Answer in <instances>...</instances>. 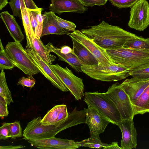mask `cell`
Masks as SVG:
<instances>
[{
    "label": "cell",
    "mask_w": 149,
    "mask_h": 149,
    "mask_svg": "<svg viewBox=\"0 0 149 149\" xmlns=\"http://www.w3.org/2000/svg\"><path fill=\"white\" fill-rule=\"evenodd\" d=\"M35 83V80L32 76L29 75L28 77H22L19 79L17 85H21L23 87L25 86L32 88H33Z\"/></svg>",
    "instance_id": "obj_34"
},
{
    "label": "cell",
    "mask_w": 149,
    "mask_h": 149,
    "mask_svg": "<svg viewBox=\"0 0 149 149\" xmlns=\"http://www.w3.org/2000/svg\"><path fill=\"white\" fill-rule=\"evenodd\" d=\"M5 49L11 61L25 74L32 76L40 72L20 42H8Z\"/></svg>",
    "instance_id": "obj_6"
},
{
    "label": "cell",
    "mask_w": 149,
    "mask_h": 149,
    "mask_svg": "<svg viewBox=\"0 0 149 149\" xmlns=\"http://www.w3.org/2000/svg\"><path fill=\"white\" fill-rule=\"evenodd\" d=\"M33 63L41 73L53 85L64 92L69 91L50 67L49 64L44 61L33 47L26 44L25 49Z\"/></svg>",
    "instance_id": "obj_10"
},
{
    "label": "cell",
    "mask_w": 149,
    "mask_h": 149,
    "mask_svg": "<svg viewBox=\"0 0 149 149\" xmlns=\"http://www.w3.org/2000/svg\"><path fill=\"white\" fill-rule=\"evenodd\" d=\"M100 134H91L90 138L76 142L77 145L81 147L100 148L106 147L109 144L102 142L100 138Z\"/></svg>",
    "instance_id": "obj_25"
},
{
    "label": "cell",
    "mask_w": 149,
    "mask_h": 149,
    "mask_svg": "<svg viewBox=\"0 0 149 149\" xmlns=\"http://www.w3.org/2000/svg\"><path fill=\"white\" fill-rule=\"evenodd\" d=\"M114 63L131 69L149 63V50H139L122 47L106 50Z\"/></svg>",
    "instance_id": "obj_4"
},
{
    "label": "cell",
    "mask_w": 149,
    "mask_h": 149,
    "mask_svg": "<svg viewBox=\"0 0 149 149\" xmlns=\"http://www.w3.org/2000/svg\"><path fill=\"white\" fill-rule=\"evenodd\" d=\"M86 123L88 125L90 134H100L104 132L110 121L95 109L88 106L84 108Z\"/></svg>",
    "instance_id": "obj_14"
},
{
    "label": "cell",
    "mask_w": 149,
    "mask_h": 149,
    "mask_svg": "<svg viewBox=\"0 0 149 149\" xmlns=\"http://www.w3.org/2000/svg\"><path fill=\"white\" fill-rule=\"evenodd\" d=\"M128 26L143 31L149 25V3L146 0H139L131 7Z\"/></svg>",
    "instance_id": "obj_9"
},
{
    "label": "cell",
    "mask_w": 149,
    "mask_h": 149,
    "mask_svg": "<svg viewBox=\"0 0 149 149\" xmlns=\"http://www.w3.org/2000/svg\"><path fill=\"white\" fill-rule=\"evenodd\" d=\"M106 0L107 1L108 0Z\"/></svg>",
    "instance_id": "obj_45"
},
{
    "label": "cell",
    "mask_w": 149,
    "mask_h": 149,
    "mask_svg": "<svg viewBox=\"0 0 149 149\" xmlns=\"http://www.w3.org/2000/svg\"><path fill=\"white\" fill-rule=\"evenodd\" d=\"M82 72L94 79L102 81H118L130 76L131 69L119 64L113 63L107 66L99 64L93 65H83Z\"/></svg>",
    "instance_id": "obj_3"
},
{
    "label": "cell",
    "mask_w": 149,
    "mask_h": 149,
    "mask_svg": "<svg viewBox=\"0 0 149 149\" xmlns=\"http://www.w3.org/2000/svg\"><path fill=\"white\" fill-rule=\"evenodd\" d=\"M22 19L26 37V44L32 47L33 37L34 32L31 23L28 9L25 8L22 10Z\"/></svg>",
    "instance_id": "obj_24"
},
{
    "label": "cell",
    "mask_w": 149,
    "mask_h": 149,
    "mask_svg": "<svg viewBox=\"0 0 149 149\" xmlns=\"http://www.w3.org/2000/svg\"><path fill=\"white\" fill-rule=\"evenodd\" d=\"M45 46L50 52H53L58 56V61L65 62L76 71L82 72L81 66L85 64L77 57L74 52L66 54H62L61 52L60 48L51 42L48 43Z\"/></svg>",
    "instance_id": "obj_19"
},
{
    "label": "cell",
    "mask_w": 149,
    "mask_h": 149,
    "mask_svg": "<svg viewBox=\"0 0 149 149\" xmlns=\"http://www.w3.org/2000/svg\"><path fill=\"white\" fill-rule=\"evenodd\" d=\"M85 47L94 56L99 65L107 66L113 63L106 50L98 45L83 33L81 31L75 30L69 35Z\"/></svg>",
    "instance_id": "obj_11"
},
{
    "label": "cell",
    "mask_w": 149,
    "mask_h": 149,
    "mask_svg": "<svg viewBox=\"0 0 149 149\" xmlns=\"http://www.w3.org/2000/svg\"><path fill=\"white\" fill-rule=\"evenodd\" d=\"M55 13L52 11L45 12L42 16L43 22L41 37L50 35H69V31L61 27L55 17Z\"/></svg>",
    "instance_id": "obj_18"
},
{
    "label": "cell",
    "mask_w": 149,
    "mask_h": 149,
    "mask_svg": "<svg viewBox=\"0 0 149 149\" xmlns=\"http://www.w3.org/2000/svg\"><path fill=\"white\" fill-rule=\"evenodd\" d=\"M78 0L79 2H80L81 3H82L83 1L84 0Z\"/></svg>",
    "instance_id": "obj_44"
},
{
    "label": "cell",
    "mask_w": 149,
    "mask_h": 149,
    "mask_svg": "<svg viewBox=\"0 0 149 149\" xmlns=\"http://www.w3.org/2000/svg\"><path fill=\"white\" fill-rule=\"evenodd\" d=\"M42 10L43 9L42 8H39L38 13V23L36 30L35 32V36L38 39H40L41 37L42 32L43 19L41 12Z\"/></svg>",
    "instance_id": "obj_35"
},
{
    "label": "cell",
    "mask_w": 149,
    "mask_h": 149,
    "mask_svg": "<svg viewBox=\"0 0 149 149\" xmlns=\"http://www.w3.org/2000/svg\"><path fill=\"white\" fill-rule=\"evenodd\" d=\"M61 52L63 54H68L72 53L74 52L72 49L70 47L67 45H64L60 49Z\"/></svg>",
    "instance_id": "obj_40"
},
{
    "label": "cell",
    "mask_w": 149,
    "mask_h": 149,
    "mask_svg": "<svg viewBox=\"0 0 149 149\" xmlns=\"http://www.w3.org/2000/svg\"><path fill=\"white\" fill-rule=\"evenodd\" d=\"M32 47L40 57L48 63L52 64L55 60L56 56L50 54L40 38H37L35 35L33 37Z\"/></svg>",
    "instance_id": "obj_23"
},
{
    "label": "cell",
    "mask_w": 149,
    "mask_h": 149,
    "mask_svg": "<svg viewBox=\"0 0 149 149\" xmlns=\"http://www.w3.org/2000/svg\"><path fill=\"white\" fill-rule=\"evenodd\" d=\"M8 3V0H0V10H1Z\"/></svg>",
    "instance_id": "obj_43"
},
{
    "label": "cell",
    "mask_w": 149,
    "mask_h": 149,
    "mask_svg": "<svg viewBox=\"0 0 149 149\" xmlns=\"http://www.w3.org/2000/svg\"><path fill=\"white\" fill-rule=\"evenodd\" d=\"M8 104L6 100L0 96V116L1 119L7 116L9 113L8 108Z\"/></svg>",
    "instance_id": "obj_37"
},
{
    "label": "cell",
    "mask_w": 149,
    "mask_h": 149,
    "mask_svg": "<svg viewBox=\"0 0 149 149\" xmlns=\"http://www.w3.org/2000/svg\"><path fill=\"white\" fill-rule=\"evenodd\" d=\"M123 47L139 50H149V38L137 36L125 43Z\"/></svg>",
    "instance_id": "obj_26"
},
{
    "label": "cell",
    "mask_w": 149,
    "mask_h": 149,
    "mask_svg": "<svg viewBox=\"0 0 149 149\" xmlns=\"http://www.w3.org/2000/svg\"><path fill=\"white\" fill-rule=\"evenodd\" d=\"M114 6L119 8L131 7L139 0H109Z\"/></svg>",
    "instance_id": "obj_32"
},
{
    "label": "cell",
    "mask_w": 149,
    "mask_h": 149,
    "mask_svg": "<svg viewBox=\"0 0 149 149\" xmlns=\"http://www.w3.org/2000/svg\"><path fill=\"white\" fill-rule=\"evenodd\" d=\"M103 149H121V148L118 146V142L116 141L112 142L111 144H109L108 146L104 148Z\"/></svg>",
    "instance_id": "obj_42"
},
{
    "label": "cell",
    "mask_w": 149,
    "mask_h": 149,
    "mask_svg": "<svg viewBox=\"0 0 149 149\" xmlns=\"http://www.w3.org/2000/svg\"><path fill=\"white\" fill-rule=\"evenodd\" d=\"M0 96L6 101L8 104L13 102L11 92L7 85L5 73L3 70H1L0 73Z\"/></svg>",
    "instance_id": "obj_27"
},
{
    "label": "cell",
    "mask_w": 149,
    "mask_h": 149,
    "mask_svg": "<svg viewBox=\"0 0 149 149\" xmlns=\"http://www.w3.org/2000/svg\"><path fill=\"white\" fill-rule=\"evenodd\" d=\"M77 107L69 113L68 118L58 126L45 125L41 122L40 116L34 118L28 122L23 131L22 139L34 140L55 137L61 131L79 124L86 123L85 112L84 110H77Z\"/></svg>",
    "instance_id": "obj_2"
},
{
    "label": "cell",
    "mask_w": 149,
    "mask_h": 149,
    "mask_svg": "<svg viewBox=\"0 0 149 149\" xmlns=\"http://www.w3.org/2000/svg\"><path fill=\"white\" fill-rule=\"evenodd\" d=\"M49 65L76 100H81L84 96V86L83 79L75 75L67 67L64 68L58 64Z\"/></svg>",
    "instance_id": "obj_8"
},
{
    "label": "cell",
    "mask_w": 149,
    "mask_h": 149,
    "mask_svg": "<svg viewBox=\"0 0 149 149\" xmlns=\"http://www.w3.org/2000/svg\"><path fill=\"white\" fill-rule=\"evenodd\" d=\"M0 70H12L15 66L8 56L0 39Z\"/></svg>",
    "instance_id": "obj_28"
},
{
    "label": "cell",
    "mask_w": 149,
    "mask_h": 149,
    "mask_svg": "<svg viewBox=\"0 0 149 149\" xmlns=\"http://www.w3.org/2000/svg\"><path fill=\"white\" fill-rule=\"evenodd\" d=\"M106 0H84L82 4L86 7H91L94 6H103L107 3Z\"/></svg>",
    "instance_id": "obj_39"
},
{
    "label": "cell",
    "mask_w": 149,
    "mask_h": 149,
    "mask_svg": "<svg viewBox=\"0 0 149 149\" xmlns=\"http://www.w3.org/2000/svg\"><path fill=\"white\" fill-rule=\"evenodd\" d=\"M0 18L14 41L21 42L24 37L21 29L14 16L11 15L7 11H4L1 13Z\"/></svg>",
    "instance_id": "obj_20"
},
{
    "label": "cell",
    "mask_w": 149,
    "mask_h": 149,
    "mask_svg": "<svg viewBox=\"0 0 149 149\" xmlns=\"http://www.w3.org/2000/svg\"><path fill=\"white\" fill-rule=\"evenodd\" d=\"M21 10L26 8L27 9H35L39 8L33 0H19Z\"/></svg>",
    "instance_id": "obj_38"
},
{
    "label": "cell",
    "mask_w": 149,
    "mask_h": 149,
    "mask_svg": "<svg viewBox=\"0 0 149 149\" xmlns=\"http://www.w3.org/2000/svg\"><path fill=\"white\" fill-rule=\"evenodd\" d=\"M26 147L25 146L22 145H8L4 146H0V149H17L24 148Z\"/></svg>",
    "instance_id": "obj_41"
},
{
    "label": "cell",
    "mask_w": 149,
    "mask_h": 149,
    "mask_svg": "<svg viewBox=\"0 0 149 149\" xmlns=\"http://www.w3.org/2000/svg\"><path fill=\"white\" fill-rule=\"evenodd\" d=\"M121 85L129 96L132 103L138 98L149 86V78L133 77L126 79Z\"/></svg>",
    "instance_id": "obj_16"
},
{
    "label": "cell",
    "mask_w": 149,
    "mask_h": 149,
    "mask_svg": "<svg viewBox=\"0 0 149 149\" xmlns=\"http://www.w3.org/2000/svg\"><path fill=\"white\" fill-rule=\"evenodd\" d=\"M81 31L102 48L106 50L123 47L127 41L137 36L119 27L103 21L97 25L82 29Z\"/></svg>",
    "instance_id": "obj_1"
},
{
    "label": "cell",
    "mask_w": 149,
    "mask_h": 149,
    "mask_svg": "<svg viewBox=\"0 0 149 149\" xmlns=\"http://www.w3.org/2000/svg\"><path fill=\"white\" fill-rule=\"evenodd\" d=\"M68 114L66 105H56L48 111L42 119L41 122L45 125L58 126L66 120Z\"/></svg>",
    "instance_id": "obj_17"
},
{
    "label": "cell",
    "mask_w": 149,
    "mask_h": 149,
    "mask_svg": "<svg viewBox=\"0 0 149 149\" xmlns=\"http://www.w3.org/2000/svg\"><path fill=\"white\" fill-rule=\"evenodd\" d=\"M130 74L133 77L149 78V63L131 69Z\"/></svg>",
    "instance_id": "obj_29"
},
{
    "label": "cell",
    "mask_w": 149,
    "mask_h": 149,
    "mask_svg": "<svg viewBox=\"0 0 149 149\" xmlns=\"http://www.w3.org/2000/svg\"><path fill=\"white\" fill-rule=\"evenodd\" d=\"M55 17L59 26L68 31H74L75 30L76 26L73 22L64 19L55 15Z\"/></svg>",
    "instance_id": "obj_31"
},
{
    "label": "cell",
    "mask_w": 149,
    "mask_h": 149,
    "mask_svg": "<svg viewBox=\"0 0 149 149\" xmlns=\"http://www.w3.org/2000/svg\"><path fill=\"white\" fill-rule=\"evenodd\" d=\"M103 93L116 107L122 120L133 119L135 114L132 104L121 84L116 83L113 84Z\"/></svg>",
    "instance_id": "obj_7"
},
{
    "label": "cell",
    "mask_w": 149,
    "mask_h": 149,
    "mask_svg": "<svg viewBox=\"0 0 149 149\" xmlns=\"http://www.w3.org/2000/svg\"><path fill=\"white\" fill-rule=\"evenodd\" d=\"M13 15L22 19V12L19 0H10L9 2Z\"/></svg>",
    "instance_id": "obj_33"
},
{
    "label": "cell",
    "mask_w": 149,
    "mask_h": 149,
    "mask_svg": "<svg viewBox=\"0 0 149 149\" xmlns=\"http://www.w3.org/2000/svg\"><path fill=\"white\" fill-rule=\"evenodd\" d=\"M132 104L135 115L149 112V86Z\"/></svg>",
    "instance_id": "obj_22"
},
{
    "label": "cell",
    "mask_w": 149,
    "mask_h": 149,
    "mask_svg": "<svg viewBox=\"0 0 149 149\" xmlns=\"http://www.w3.org/2000/svg\"><path fill=\"white\" fill-rule=\"evenodd\" d=\"M28 142L35 148L42 149H75L79 147L74 140L55 137L29 140Z\"/></svg>",
    "instance_id": "obj_12"
},
{
    "label": "cell",
    "mask_w": 149,
    "mask_h": 149,
    "mask_svg": "<svg viewBox=\"0 0 149 149\" xmlns=\"http://www.w3.org/2000/svg\"><path fill=\"white\" fill-rule=\"evenodd\" d=\"M9 123L4 122L0 127V139L6 140L10 138Z\"/></svg>",
    "instance_id": "obj_36"
},
{
    "label": "cell",
    "mask_w": 149,
    "mask_h": 149,
    "mask_svg": "<svg viewBox=\"0 0 149 149\" xmlns=\"http://www.w3.org/2000/svg\"><path fill=\"white\" fill-rule=\"evenodd\" d=\"M9 126L11 139H14L23 136L22 130L19 121H16L13 123H9Z\"/></svg>",
    "instance_id": "obj_30"
},
{
    "label": "cell",
    "mask_w": 149,
    "mask_h": 149,
    "mask_svg": "<svg viewBox=\"0 0 149 149\" xmlns=\"http://www.w3.org/2000/svg\"><path fill=\"white\" fill-rule=\"evenodd\" d=\"M70 37L72 42L74 52L81 61L85 65H93L99 64L95 58L85 47L72 37Z\"/></svg>",
    "instance_id": "obj_21"
},
{
    "label": "cell",
    "mask_w": 149,
    "mask_h": 149,
    "mask_svg": "<svg viewBox=\"0 0 149 149\" xmlns=\"http://www.w3.org/2000/svg\"><path fill=\"white\" fill-rule=\"evenodd\" d=\"M49 10L59 15L65 12L83 13L88 8L78 0H51Z\"/></svg>",
    "instance_id": "obj_15"
},
{
    "label": "cell",
    "mask_w": 149,
    "mask_h": 149,
    "mask_svg": "<svg viewBox=\"0 0 149 149\" xmlns=\"http://www.w3.org/2000/svg\"><path fill=\"white\" fill-rule=\"evenodd\" d=\"M84 96V101L88 106L95 109L112 124L117 125L122 120L116 107L103 93L86 92Z\"/></svg>",
    "instance_id": "obj_5"
},
{
    "label": "cell",
    "mask_w": 149,
    "mask_h": 149,
    "mask_svg": "<svg viewBox=\"0 0 149 149\" xmlns=\"http://www.w3.org/2000/svg\"><path fill=\"white\" fill-rule=\"evenodd\" d=\"M122 134L121 149L136 148L137 145V133L132 118L122 120L117 124Z\"/></svg>",
    "instance_id": "obj_13"
}]
</instances>
